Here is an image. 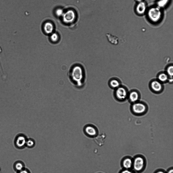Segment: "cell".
<instances>
[{
  "label": "cell",
  "mask_w": 173,
  "mask_h": 173,
  "mask_svg": "<svg viewBox=\"0 0 173 173\" xmlns=\"http://www.w3.org/2000/svg\"><path fill=\"white\" fill-rule=\"evenodd\" d=\"M35 141L34 139L28 138L26 143V147L29 148H32L35 146Z\"/></svg>",
  "instance_id": "2e32d148"
},
{
  "label": "cell",
  "mask_w": 173,
  "mask_h": 173,
  "mask_svg": "<svg viewBox=\"0 0 173 173\" xmlns=\"http://www.w3.org/2000/svg\"><path fill=\"white\" fill-rule=\"evenodd\" d=\"M136 1L138 3L143 1V0H136Z\"/></svg>",
  "instance_id": "4316f807"
},
{
  "label": "cell",
  "mask_w": 173,
  "mask_h": 173,
  "mask_svg": "<svg viewBox=\"0 0 173 173\" xmlns=\"http://www.w3.org/2000/svg\"><path fill=\"white\" fill-rule=\"evenodd\" d=\"M155 173H166L164 171L162 170H159L156 171Z\"/></svg>",
  "instance_id": "d4e9b609"
},
{
  "label": "cell",
  "mask_w": 173,
  "mask_h": 173,
  "mask_svg": "<svg viewBox=\"0 0 173 173\" xmlns=\"http://www.w3.org/2000/svg\"><path fill=\"white\" fill-rule=\"evenodd\" d=\"M141 97V93L139 91L132 90L129 92L127 99L132 104L140 100Z\"/></svg>",
  "instance_id": "52a82bcc"
},
{
  "label": "cell",
  "mask_w": 173,
  "mask_h": 173,
  "mask_svg": "<svg viewBox=\"0 0 173 173\" xmlns=\"http://www.w3.org/2000/svg\"><path fill=\"white\" fill-rule=\"evenodd\" d=\"M50 40L51 42L53 43H57L59 40L58 35L56 33H52L50 37Z\"/></svg>",
  "instance_id": "d6986e66"
},
{
  "label": "cell",
  "mask_w": 173,
  "mask_h": 173,
  "mask_svg": "<svg viewBox=\"0 0 173 173\" xmlns=\"http://www.w3.org/2000/svg\"><path fill=\"white\" fill-rule=\"evenodd\" d=\"M110 86L113 89H116L120 86V84L119 81L115 79H112L110 80L109 82Z\"/></svg>",
  "instance_id": "5bb4252c"
},
{
  "label": "cell",
  "mask_w": 173,
  "mask_h": 173,
  "mask_svg": "<svg viewBox=\"0 0 173 173\" xmlns=\"http://www.w3.org/2000/svg\"><path fill=\"white\" fill-rule=\"evenodd\" d=\"M64 13L63 10L61 8H58L56 9L55 11L56 15L58 17L62 16Z\"/></svg>",
  "instance_id": "44dd1931"
},
{
  "label": "cell",
  "mask_w": 173,
  "mask_h": 173,
  "mask_svg": "<svg viewBox=\"0 0 173 173\" xmlns=\"http://www.w3.org/2000/svg\"><path fill=\"white\" fill-rule=\"evenodd\" d=\"M158 78L159 81L162 82H165L167 80L168 77L166 74L162 73L159 75Z\"/></svg>",
  "instance_id": "ffe728a7"
},
{
  "label": "cell",
  "mask_w": 173,
  "mask_h": 173,
  "mask_svg": "<svg viewBox=\"0 0 173 173\" xmlns=\"http://www.w3.org/2000/svg\"><path fill=\"white\" fill-rule=\"evenodd\" d=\"M166 173H173V168H172L169 169Z\"/></svg>",
  "instance_id": "484cf974"
},
{
  "label": "cell",
  "mask_w": 173,
  "mask_h": 173,
  "mask_svg": "<svg viewBox=\"0 0 173 173\" xmlns=\"http://www.w3.org/2000/svg\"><path fill=\"white\" fill-rule=\"evenodd\" d=\"M71 79L74 81L79 82L82 80L83 76V72L81 67L76 66L72 68L70 74Z\"/></svg>",
  "instance_id": "5b68a950"
},
{
  "label": "cell",
  "mask_w": 173,
  "mask_h": 173,
  "mask_svg": "<svg viewBox=\"0 0 173 173\" xmlns=\"http://www.w3.org/2000/svg\"><path fill=\"white\" fill-rule=\"evenodd\" d=\"M145 163L144 157L140 155L137 156L133 160L132 168L135 171L140 172L144 168Z\"/></svg>",
  "instance_id": "277c9868"
},
{
  "label": "cell",
  "mask_w": 173,
  "mask_h": 173,
  "mask_svg": "<svg viewBox=\"0 0 173 173\" xmlns=\"http://www.w3.org/2000/svg\"><path fill=\"white\" fill-rule=\"evenodd\" d=\"M147 16L151 22L156 23L159 22L162 17L163 12L161 8L157 6L149 8L147 10Z\"/></svg>",
  "instance_id": "7a4b0ae2"
},
{
  "label": "cell",
  "mask_w": 173,
  "mask_h": 173,
  "mask_svg": "<svg viewBox=\"0 0 173 173\" xmlns=\"http://www.w3.org/2000/svg\"><path fill=\"white\" fill-rule=\"evenodd\" d=\"M148 109L147 104L145 102L139 100L131 104L130 110L133 115L137 116H141L145 115Z\"/></svg>",
  "instance_id": "6da1fadb"
},
{
  "label": "cell",
  "mask_w": 173,
  "mask_h": 173,
  "mask_svg": "<svg viewBox=\"0 0 173 173\" xmlns=\"http://www.w3.org/2000/svg\"><path fill=\"white\" fill-rule=\"evenodd\" d=\"M95 139V141L97 144L100 146H102L104 144L105 139V136L103 135H100Z\"/></svg>",
  "instance_id": "ac0fdd59"
},
{
  "label": "cell",
  "mask_w": 173,
  "mask_h": 173,
  "mask_svg": "<svg viewBox=\"0 0 173 173\" xmlns=\"http://www.w3.org/2000/svg\"><path fill=\"white\" fill-rule=\"evenodd\" d=\"M137 13L140 15L144 14L147 10V6L146 3L144 1L138 3L135 8Z\"/></svg>",
  "instance_id": "30bf717a"
},
{
  "label": "cell",
  "mask_w": 173,
  "mask_h": 173,
  "mask_svg": "<svg viewBox=\"0 0 173 173\" xmlns=\"http://www.w3.org/2000/svg\"><path fill=\"white\" fill-rule=\"evenodd\" d=\"M15 167L16 170L18 172L24 169L25 168L24 163L22 161H19L15 164Z\"/></svg>",
  "instance_id": "9a60e30c"
},
{
  "label": "cell",
  "mask_w": 173,
  "mask_h": 173,
  "mask_svg": "<svg viewBox=\"0 0 173 173\" xmlns=\"http://www.w3.org/2000/svg\"><path fill=\"white\" fill-rule=\"evenodd\" d=\"M62 16L64 23L70 24L74 21L76 18V14L74 10L70 9L64 12Z\"/></svg>",
  "instance_id": "8992f818"
},
{
  "label": "cell",
  "mask_w": 173,
  "mask_h": 173,
  "mask_svg": "<svg viewBox=\"0 0 173 173\" xmlns=\"http://www.w3.org/2000/svg\"><path fill=\"white\" fill-rule=\"evenodd\" d=\"M129 91L125 87L120 86L117 89L114 93L116 100L120 102L125 101L127 99Z\"/></svg>",
  "instance_id": "3957f363"
},
{
  "label": "cell",
  "mask_w": 173,
  "mask_h": 173,
  "mask_svg": "<svg viewBox=\"0 0 173 173\" xmlns=\"http://www.w3.org/2000/svg\"><path fill=\"white\" fill-rule=\"evenodd\" d=\"M18 173H31L30 171L28 169L25 168L24 169L19 171Z\"/></svg>",
  "instance_id": "603a6c76"
},
{
  "label": "cell",
  "mask_w": 173,
  "mask_h": 173,
  "mask_svg": "<svg viewBox=\"0 0 173 173\" xmlns=\"http://www.w3.org/2000/svg\"><path fill=\"white\" fill-rule=\"evenodd\" d=\"M133 160L129 157H125L122 162V165L124 169H130L132 167Z\"/></svg>",
  "instance_id": "8fae6325"
},
{
  "label": "cell",
  "mask_w": 173,
  "mask_h": 173,
  "mask_svg": "<svg viewBox=\"0 0 173 173\" xmlns=\"http://www.w3.org/2000/svg\"><path fill=\"white\" fill-rule=\"evenodd\" d=\"M150 88L152 92L157 94H160L163 90V87L162 83L156 80L151 82L150 85Z\"/></svg>",
  "instance_id": "ba28073f"
},
{
  "label": "cell",
  "mask_w": 173,
  "mask_h": 173,
  "mask_svg": "<svg viewBox=\"0 0 173 173\" xmlns=\"http://www.w3.org/2000/svg\"><path fill=\"white\" fill-rule=\"evenodd\" d=\"M170 0H158L157 2V6L161 8L165 7L168 4Z\"/></svg>",
  "instance_id": "e0dca14e"
},
{
  "label": "cell",
  "mask_w": 173,
  "mask_h": 173,
  "mask_svg": "<svg viewBox=\"0 0 173 173\" xmlns=\"http://www.w3.org/2000/svg\"><path fill=\"white\" fill-rule=\"evenodd\" d=\"M167 71L168 75L172 77L173 75V66H169L167 68Z\"/></svg>",
  "instance_id": "7402d4cb"
},
{
  "label": "cell",
  "mask_w": 173,
  "mask_h": 173,
  "mask_svg": "<svg viewBox=\"0 0 173 173\" xmlns=\"http://www.w3.org/2000/svg\"><path fill=\"white\" fill-rule=\"evenodd\" d=\"M28 138L25 134L21 133L17 136L15 140L16 146L20 149H23L26 147V144Z\"/></svg>",
  "instance_id": "9c48e42d"
},
{
  "label": "cell",
  "mask_w": 173,
  "mask_h": 173,
  "mask_svg": "<svg viewBox=\"0 0 173 173\" xmlns=\"http://www.w3.org/2000/svg\"><path fill=\"white\" fill-rule=\"evenodd\" d=\"M43 29L46 34H51L52 33L54 29L53 25L50 22H46L44 25Z\"/></svg>",
  "instance_id": "7c38bea8"
},
{
  "label": "cell",
  "mask_w": 173,
  "mask_h": 173,
  "mask_svg": "<svg viewBox=\"0 0 173 173\" xmlns=\"http://www.w3.org/2000/svg\"></svg>",
  "instance_id": "83f0119b"
},
{
  "label": "cell",
  "mask_w": 173,
  "mask_h": 173,
  "mask_svg": "<svg viewBox=\"0 0 173 173\" xmlns=\"http://www.w3.org/2000/svg\"><path fill=\"white\" fill-rule=\"evenodd\" d=\"M120 173H134L130 169H124L122 170Z\"/></svg>",
  "instance_id": "cb8c5ba5"
},
{
  "label": "cell",
  "mask_w": 173,
  "mask_h": 173,
  "mask_svg": "<svg viewBox=\"0 0 173 173\" xmlns=\"http://www.w3.org/2000/svg\"><path fill=\"white\" fill-rule=\"evenodd\" d=\"M85 130L87 134L91 136H95L97 133L95 128L93 126H88L86 127Z\"/></svg>",
  "instance_id": "4fadbf2b"
}]
</instances>
